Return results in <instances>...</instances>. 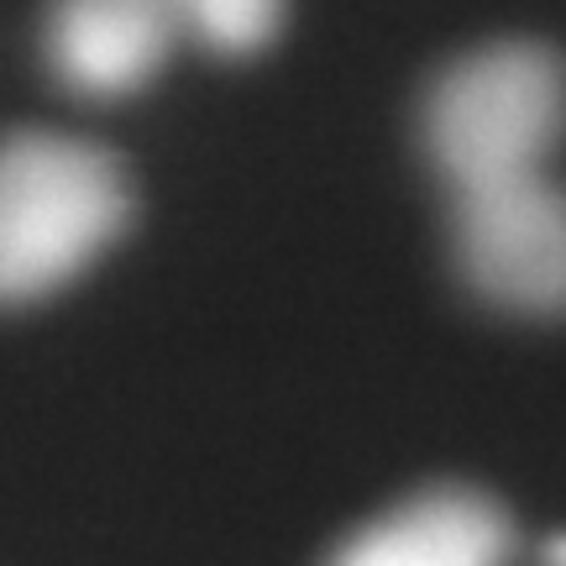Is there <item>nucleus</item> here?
I'll use <instances>...</instances> for the list:
<instances>
[{
    "label": "nucleus",
    "instance_id": "f03ea898",
    "mask_svg": "<svg viewBox=\"0 0 566 566\" xmlns=\"http://www.w3.org/2000/svg\"><path fill=\"white\" fill-rule=\"evenodd\" d=\"M566 137V63L541 42L451 59L420 101V147L451 195L546 174Z\"/></svg>",
    "mask_w": 566,
    "mask_h": 566
},
{
    "label": "nucleus",
    "instance_id": "39448f33",
    "mask_svg": "<svg viewBox=\"0 0 566 566\" xmlns=\"http://www.w3.org/2000/svg\"><path fill=\"white\" fill-rule=\"evenodd\" d=\"M514 520L478 488H424L363 525L325 566H509Z\"/></svg>",
    "mask_w": 566,
    "mask_h": 566
},
{
    "label": "nucleus",
    "instance_id": "0eeeda50",
    "mask_svg": "<svg viewBox=\"0 0 566 566\" xmlns=\"http://www.w3.org/2000/svg\"><path fill=\"white\" fill-rule=\"evenodd\" d=\"M541 566H566V535H551L541 551Z\"/></svg>",
    "mask_w": 566,
    "mask_h": 566
},
{
    "label": "nucleus",
    "instance_id": "f257e3e1",
    "mask_svg": "<svg viewBox=\"0 0 566 566\" xmlns=\"http://www.w3.org/2000/svg\"><path fill=\"white\" fill-rule=\"evenodd\" d=\"M132 226V184L105 147L59 132L0 142V310L90 273Z\"/></svg>",
    "mask_w": 566,
    "mask_h": 566
},
{
    "label": "nucleus",
    "instance_id": "20e7f679",
    "mask_svg": "<svg viewBox=\"0 0 566 566\" xmlns=\"http://www.w3.org/2000/svg\"><path fill=\"white\" fill-rule=\"evenodd\" d=\"M179 38L174 0H48L42 17V59L84 101H126L147 90Z\"/></svg>",
    "mask_w": 566,
    "mask_h": 566
},
{
    "label": "nucleus",
    "instance_id": "423d86ee",
    "mask_svg": "<svg viewBox=\"0 0 566 566\" xmlns=\"http://www.w3.org/2000/svg\"><path fill=\"white\" fill-rule=\"evenodd\" d=\"M179 6L184 38L205 42L221 59H247L263 53L279 38L289 0H174Z\"/></svg>",
    "mask_w": 566,
    "mask_h": 566
},
{
    "label": "nucleus",
    "instance_id": "7ed1b4c3",
    "mask_svg": "<svg viewBox=\"0 0 566 566\" xmlns=\"http://www.w3.org/2000/svg\"><path fill=\"white\" fill-rule=\"evenodd\" d=\"M451 258L483 304L525 321L566 315V189L546 174L457 195Z\"/></svg>",
    "mask_w": 566,
    "mask_h": 566
}]
</instances>
